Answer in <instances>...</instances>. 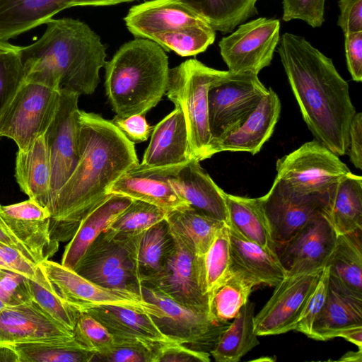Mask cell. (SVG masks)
I'll return each mask as SVG.
<instances>
[{"mask_svg":"<svg viewBox=\"0 0 362 362\" xmlns=\"http://www.w3.org/2000/svg\"><path fill=\"white\" fill-rule=\"evenodd\" d=\"M78 159L50 209V235L70 240L82 218L105 199L112 185L139 163L134 144L100 115L80 110Z\"/></svg>","mask_w":362,"mask_h":362,"instance_id":"obj_1","label":"cell"},{"mask_svg":"<svg viewBox=\"0 0 362 362\" xmlns=\"http://www.w3.org/2000/svg\"><path fill=\"white\" fill-rule=\"evenodd\" d=\"M292 91L308 129L337 156L347 153L349 129L356 113L348 83L332 59L305 37L284 33L277 47Z\"/></svg>","mask_w":362,"mask_h":362,"instance_id":"obj_2","label":"cell"},{"mask_svg":"<svg viewBox=\"0 0 362 362\" xmlns=\"http://www.w3.org/2000/svg\"><path fill=\"white\" fill-rule=\"evenodd\" d=\"M42 36L21 47L23 81L80 95L94 93L106 48L86 23L70 18H51Z\"/></svg>","mask_w":362,"mask_h":362,"instance_id":"obj_3","label":"cell"},{"mask_svg":"<svg viewBox=\"0 0 362 362\" xmlns=\"http://www.w3.org/2000/svg\"><path fill=\"white\" fill-rule=\"evenodd\" d=\"M105 87L115 115H145L165 94L168 57L155 42L136 38L122 45L106 62Z\"/></svg>","mask_w":362,"mask_h":362,"instance_id":"obj_4","label":"cell"},{"mask_svg":"<svg viewBox=\"0 0 362 362\" xmlns=\"http://www.w3.org/2000/svg\"><path fill=\"white\" fill-rule=\"evenodd\" d=\"M223 71L209 67L196 59L170 69L165 94L184 116L189 160L207 158L212 139L209 124L208 91Z\"/></svg>","mask_w":362,"mask_h":362,"instance_id":"obj_5","label":"cell"},{"mask_svg":"<svg viewBox=\"0 0 362 362\" xmlns=\"http://www.w3.org/2000/svg\"><path fill=\"white\" fill-rule=\"evenodd\" d=\"M276 169V177L291 189L314 194H334L339 181L351 173L337 155L317 140L278 159Z\"/></svg>","mask_w":362,"mask_h":362,"instance_id":"obj_6","label":"cell"},{"mask_svg":"<svg viewBox=\"0 0 362 362\" xmlns=\"http://www.w3.org/2000/svg\"><path fill=\"white\" fill-rule=\"evenodd\" d=\"M267 90L257 74L223 71L208 91L211 141L240 126L257 107Z\"/></svg>","mask_w":362,"mask_h":362,"instance_id":"obj_7","label":"cell"},{"mask_svg":"<svg viewBox=\"0 0 362 362\" xmlns=\"http://www.w3.org/2000/svg\"><path fill=\"white\" fill-rule=\"evenodd\" d=\"M141 296L157 307L158 315L150 316L160 332L170 339L195 350L210 354L220 334L230 324L217 322L209 310L185 306L145 285H141Z\"/></svg>","mask_w":362,"mask_h":362,"instance_id":"obj_8","label":"cell"},{"mask_svg":"<svg viewBox=\"0 0 362 362\" xmlns=\"http://www.w3.org/2000/svg\"><path fill=\"white\" fill-rule=\"evenodd\" d=\"M59 90L23 81L0 117V137L11 139L18 150L27 151L51 122Z\"/></svg>","mask_w":362,"mask_h":362,"instance_id":"obj_9","label":"cell"},{"mask_svg":"<svg viewBox=\"0 0 362 362\" xmlns=\"http://www.w3.org/2000/svg\"><path fill=\"white\" fill-rule=\"evenodd\" d=\"M74 271L103 287L141 296V284L129 238H112L103 231L88 247Z\"/></svg>","mask_w":362,"mask_h":362,"instance_id":"obj_10","label":"cell"},{"mask_svg":"<svg viewBox=\"0 0 362 362\" xmlns=\"http://www.w3.org/2000/svg\"><path fill=\"white\" fill-rule=\"evenodd\" d=\"M54 290L79 313L100 305H113L157 316L158 310L141 296L99 286L62 264L46 259L38 264Z\"/></svg>","mask_w":362,"mask_h":362,"instance_id":"obj_11","label":"cell"},{"mask_svg":"<svg viewBox=\"0 0 362 362\" xmlns=\"http://www.w3.org/2000/svg\"><path fill=\"white\" fill-rule=\"evenodd\" d=\"M279 19L261 17L240 24L218 42L228 71L258 75L270 65L279 42Z\"/></svg>","mask_w":362,"mask_h":362,"instance_id":"obj_12","label":"cell"},{"mask_svg":"<svg viewBox=\"0 0 362 362\" xmlns=\"http://www.w3.org/2000/svg\"><path fill=\"white\" fill-rule=\"evenodd\" d=\"M59 91L56 112L44 134L51 167V207L78 159L79 95L65 88Z\"/></svg>","mask_w":362,"mask_h":362,"instance_id":"obj_13","label":"cell"},{"mask_svg":"<svg viewBox=\"0 0 362 362\" xmlns=\"http://www.w3.org/2000/svg\"><path fill=\"white\" fill-rule=\"evenodd\" d=\"M175 248L163 269L141 283L185 306L209 310V296L204 291L202 257L182 236L171 230Z\"/></svg>","mask_w":362,"mask_h":362,"instance_id":"obj_14","label":"cell"},{"mask_svg":"<svg viewBox=\"0 0 362 362\" xmlns=\"http://www.w3.org/2000/svg\"><path fill=\"white\" fill-rule=\"evenodd\" d=\"M334 194L299 193L275 177L269 191L261 199L276 248L308 222L325 215Z\"/></svg>","mask_w":362,"mask_h":362,"instance_id":"obj_15","label":"cell"},{"mask_svg":"<svg viewBox=\"0 0 362 362\" xmlns=\"http://www.w3.org/2000/svg\"><path fill=\"white\" fill-rule=\"evenodd\" d=\"M323 269L286 276L275 286L272 296L255 315V332L271 336L294 330L305 303Z\"/></svg>","mask_w":362,"mask_h":362,"instance_id":"obj_16","label":"cell"},{"mask_svg":"<svg viewBox=\"0 0 362 362\" xmlns=\"http://www.w3.org/2000/svg\"><path fill=\"white\" fill-rule=\"evenodd\" d=\"M189 160L185 120L181 110L175 107L153 128L142 161L129 171L169 177Z\"/></svg>","mask_w":362,"mask_h":362,"instance_id":"obj_17","label":"cell"},{"mask_svg":"<svg viewBox=\"0 0 362 362\" xmlns=\"http://www.w3.org/2000/svg\"><path fill=\"white\" fill-rule=\"evenodd\" d=\"M337 238L325 214L305 224L276 248L286 276L323 269L335 247Z\"/></svg>","mask_w":362,"mask_h":362,"instance_id":"obj_18","label":"cell"},{"mask_svg":"<svg viewBox=\"0 0 362 362\" xmlns=\"http://www.w3.org/2000/svg\"><path fill=\"white\" fill-rule=\"evenodd\" d=\"M0 218L8 233L29 250L37 264L58 250L59 243L50 235V213L34 200L0 205Z\"/></svg>","mask_w":362,"mask_h":362,"instance_id":"obj_19","label":"cell"},{"mask_svg":"<svg viewBox=\"0 0 362 362\" xmlns=\"http://www.w3.org/2000/svg\"><path fill=\"white\" fill-rule=\"evenodd\" d=\"M280 112L278 95L268 88L257 107L240 126L211 141L207 158L223 151L257 153L272 135Z\"/></svg>","mask_w":362,"mask_h":362,"instance_id":"obj_20","label":"cell"},{"mask_svg":"<svg viewBox=\"0 0 362 362\" xmlns=\"http://www.w3.org/2000/svg\"><path fill=\"white\" fill-rule=\"evenodd\" d=\"M124 21L136 38L148 40L163 33L209 23L183 0L145 1L132 7Z\"/></svg>","mask_w":362,"mask_h":362,"instance_id":"obj_21","label":"cell"},{"mask_svg":"<svg viewBox=\"0 0 362 362\" xmlns=\"http://www.w3.org/2000/svg\"><path fill=\"white\" fill-rule=\"evenodd\" d=\"M73 332L30 300L6 306L0 313V344L73 337Z\"/></svg>","mask_w":362,"mask_h":362,"instance_id":"obj_22","label":"cell"},{"mask_svg":"<svg viewBox=\"0 0 362 362\" xmlns=\"http://www.w3.org/2000/svg\"><path fill=\"white\" fill-rule=\"evenodd\" d=\"M168 179L189 206L228 223L227 193L214 182L199 161L190 160Z\"/></svg>","mask_w":362,"mask_h":362,"instance_id":"obj_23","label":"cell"},{"mask_svg":"<svg viewBox=\"0 0 362 362\" xmlns=\"http://www.w3.org/2000/svg\"><path fill=\"white\" fill-rule=\"evenodd\" d=\"M228 228L232 272L245 275L257 286H275L286 276L277 255L246 240L229 226Z\"/></svg>","mask_w":362,"mask_h":362,"instance_id":"obj_24","label":"cell"},{"mask_svg":"<svg viewBox=\"0 0 362 362\" xmlns=\"http://www.w3.org/2000/svg\"><path fill=\"white\" fill-rule=\"evenodd\" d=\"M329 285L350 297L362 300V229L337 235L327 262Z\"/></svg>","mask_w":362,"mask_h":362,"instance_id":"obj_25","label":"cell"},{"mask_svg":"<svg viewBox=\"0 0 362 362\" xmlns=\"http://www.w3.org/2000/svg\"><path fill=\"white\" fill-rule=\"evenodd\" d=\"M133 199L111 194L92 209L81 221L79 226L65 247L62 264L74 270L95 239L129 206Z\"/></svg>","mask_w":362,"mask_h":362,"instance_id":"obj_26","label":"cell"},{"mask_svg":"<svg viewBox=\"0 0 362 362\" xmlns=\"http://www.w3.org/2000/svg\"><path fill=\"white\" fill-rule=\"evenodd\" d=\"M86 312L103 325L114 339L150 344L175 341L160 332L147 313L113 305L97 306Z\"/></svg>","mask_w":362,"mask_h":362,"instance_id":"obj_27","label":"cell"},{"mask_svg":"<svg viewBox=\"0 0 362 362\" xmlns=\"http://www.w3.org/2000/svg\"><path fill=\"white\" fill-rule=\"evenodd\" d=\"M16 178L29 199L49 211L52 204L51 167L44 134L27 151L18 150L16 159Z\"/></svg>","mask_w":362,"mask_h":362,"instance_id":"obj_28","label":"cell"},{"mask_svg":"<svg viewBox=\"0 0 362 362\" xmlns=\"http://www.w3.org/2000/svg\"><path fill=\"white\" fill-rule=\"evenodd\" d=\"M75 0H0V39L8 40L70 8Z\"/></svg>","mask_w":362,"mask_h":362,"instance_id":"obj_29","label":"cell"},{"mask_svg":"<svg viewBox=\"0 0 362 362\" xmlns=\"http://www.w3.org/2000/svg\"><path fill=\"white\" fill-rule=\"evenodd\" d=\"M129 239L141 284L163 269L175 248V239L165 218Z\"/></svg>","mask_w":362,"mask_h":362,"instance_id":"obj_30","label":"cell"},{"mask_svg":"<svg viewBox=\"0 0 362 362\" xmlns=\"http://www.w3.org/2000/svg\"><path fill=\"white\" fill-rule=\"evenodd\" d=\"M228 225L246 240L277 255L261 197L248 198L226 194Z\"/></svg>","mask_w":362,"mask_h":362,"instance_id":"obj_31","label":"cell"},{"mask_svg":"<svg viewBox=\"0 0 362 362\" xmlns=\"http://www.w3.org/2000/svg\"><path fill=\"white\" fill-rule=\"evenodd\" d=\"M355 327H362V300L346 296L329 285L326 302L313 322L309 338L327 341Z\"/></svg>","mask_w":362,"mask_h":362,"instance_id":"obj_32","label":"cell"},{"mask_svg":"<svg viewBox=\"0 0 362 362\" xmlns=\"http://www.w3.org/2000/svg\"><path fill=\"white\" fill-rule=\"evenodd\" d=\"M111 194L141 200L159 206L168 212L189 206L176 194L168 177L128 171L112 185L108 192V194Z\"/></svg>","mask_w":362,"mask_h":362,"instance_id":"obj_33","label":"cell"},{"mask_svg":"<svg viewBox=\"0 0 362 362\" xmlns=\"http://www.w3.org/2000/svg\"><path fill=\"white\" fill-rule=\"evenodd\" d=\"M255 304L247 301L220 334L210 355L216 362H238L259 344L254 325Z\"/></svg>","mask_w":362,"mask_h":362,"instance_id":"obj_34","label":"cell"},{"mask_svg":"<svg viewBox=\"0 0 362 362\" xmlns=\"http://www.w3.org/2000/svg\"><path fill=\"white\" fill-rule=\"evenodd\" d=\"M337 235L362 229V177L351 172L338 183L325 215Z\"/></svg>","mask_w":362,"mask_h":362,"instance_id":"obj_35","label":"cell"},{"mask_svg":"<svg viewBox=\"0 0 362 362\" xmlns=\"http://www.w3.org/2000/svg\"><path fill=\"white\" fill-rule=\"evenodd\" d=\"M165 219L170 230L188 241L199 257L204 255L226 223L191 206L168 211Z\"/></svg>","mask_w":362,"mask_h":362,"instance_id":"obj_36","label":"cell"},{"mask_svg":"<svg viewBox=\"0 0 362 362\" xmlns=\"http://www.w3.org/2000/svg\"><path fill=\"white\" fill-rule=\"evenodd\" d=\"M12 345L18 362H92L95 355L74 337Z\"/></svg>","mask_w":362,"mask_h":362,"instance_id":"obj_37","label":"cell"},{"mask_svg":"<svg viewBox=\"0 0 362 362\" xmlns=\"http://www.w3.org/2000/svg\"><path fill=\"white\" fill-rule=\"evenodd\" d=\"M216 30L230 33L257 14L258 0H183Z\"/></svg>","mask_w":362,"mask_h":362,"instance_id":"obj_38","label":"cell"},{"mask_svg":"<svg viewBox=\"0 0 362 362\" xmlns=\"http://www.w3.org/2000/svg\"><path fill=\"white\" fill-rule=\"evenodd\" d=\"M257 286L250 278L238 272L232 274L209 296L211 316L217 322L233 320L249 300L252 288Z\"/></svg>","mask_w":362,"mask_h":362,"instance_id":"obj_39","label":"cell"},{"mask_svg":"<svg viewBox=\"0 0 362 362\" xmlns=\"http://www.w3.org/2000/svg\"><path fill=\"white\" fill-rule=\"evenodd\" d=\"M168 211L156 205L133 199L129 206L104 230L110 237L127 239L165 219Z\"/></svg>","mask_w":362,"mask_h":362,"instance_id":"obj_40","label":"cell"},{"mask_svg":"<svg viewBox=\"0 0 362 362\" xmlns=\"http://www.w3.org/2000/svg\"><path fill=\"white\" fill-rule=\"evenodd\" d=\"M216 30L210 24L182 28L153 36L151 40L163 49L182 57L194 56L204 52L215 40Z\"/></svg>","mask_w":362,"mask_h":362,"instance_id":"obj_41","label":"cell"},{"mask_svg":"<svg viewBox=\"0 0 362 362\" xmlns=\"http://www.w3.org/2000/svg\"><path fill=\"white\" fill-rule=\"evenodd\" d=\"M27 279L31 300L54 320L73 332L81 313L69 306L57 293L38 264L34 279Z\"/></svg>","mask_w":362,"mask_h":362,"instance_id":"obj_42","label":"cell"},{"mask_svg":"<svg viewBox=\"0 0 362 362\" xmlns=\"http://www.w3.org/2000/svg\"><path fill=\"white\" fill-rule=\"evenodd\" d=\"M204 291L209 294L231 274L229 228L225 223L202 257Z\"/></svg>","mask_w":362,"mask_h":362,"instance_id":"obj_43","label":"cell"},{"mask_svg":"<svg viewBox=\"0 0 362 362\" xmlns=\"http://www.w3.org/2000/svg\"><path fill=\"white\" fill-rule=\"evenodd\" d=\"M21 47L0 39V117L23 81Z\"/></svg>","mask_w":362,"mask_h":362,"instance_id":"obj_44","label":"cell"},{"mask_svg":"<svg viewBox=\"0 0 362 362\" xmlns=\"http://www.w3.org/2000/svg\"><path fill=\"white\" fill-rule=\"evenodd\" d=\"M161 344L114 339L112 346L104 353L95 354L92 361L154 362L157 349Z\"/></svg>","mask_w":362,"mask_h":362,"instance_id":"obj_45","label":"cell"},{"mask_svg":"<svg viewBox=\"0 0 362 362\" xmlns=\"http://www.w3.org/2000/svg\"><path fill=\"white\" fill-rule=\"evenodd\" d=\"M74 339L95 354L108 351L114 337L95 318L86 312L80 313L73 330Z\"/></svg>","mask_w":362,"mask_h":362,"instance_id":"obj_46","label":"cell"},{"mask_svg":"<svg viewBox=\"0 0 362 362\" xmlns=\"http://www.w3.org/2000/svg\"><path fill=\"white\" fill-rule=\"evenodd\" d=\"M329 285L328 268L325 267L315 288L305 303L294 330L310 337L313 322L326 302Z\"/></svg>","mask_w":362,"mask_h":362,"instance_id":"obj_47","label":"cell"},{"mask_svg":"<svg viewBox=\"0 0 362 362\" xmlns=\"http://www.w3.org/2000/svg\"><path fill=\"white\" fill-rule=\"evenodd\" d=\"M325 0H283L282 20L299 19L313 28L320 27L325 21Z\"/></svg>","mask_w":362,"mask_h":362,"instance_id":"obj_48","label":"cell"},{"mask_svg":"<svg viewBox=\"0 0 362 362\" xmlns=\"http://www.w3.org/2000/svg\"><path fill=\"white\" fill-rule=\"evenodd\" d=\"M0 300L6 306L30 300L27 278L16 272L0 269Z\"/></svg>","mask_w":362,"mask_h":362,"instance_id":"obj_49","label":"cell"},{"mask_svg":"<svg viewBox=\"0 0 362 362\" xmlns=\"http://www.w3.org/2000/svg\"><path fill=\"white\" fill-rule=\"evenodd\" d=\"M209 352L191 349L182 344L171 341L159 345L154 362H209Z\"/></svg>","mask_w":362,"mask_h":362,"instance_id":"obj_50","label":"cell"},{"mask_svg":"<svg viewBox=\"0 0 362 362\" xmlns=\"http://www.w3.org/2000/svg\"><path fill=\"white\" fill-rule=\"evenodd\" d=\"M111 122L133 144L146 141L153 130L146 122L144 115H134L127 117L115 115Z\"/></svg>","mask_w":362,"mask_h":362,"instance_id":"obj_51","label":"cell"},{"mask_svg":"<svg viewBox=\"0 0 362 362\" xmlns=\"http://www.w3.org/2000/svg\"><path fill=\"white\" fill-rule=\"evenodd\" d=\"M344 48L348 70L352 79L362 81V31L344 34Z\"/></svg>","mask_w":362,"mask_h":362,"instance_id":"obj_52","label":"cell"},{"mask_svg":"<svg viewBox=\"0 0 362 362\" xmlns=\"http://www.w3.org/2000/svg\"><path fill=\"white\" fill-rule=\"evenodd\" d=\"M0 259L10 272L34 279L37 264L31 262L19 251L0 243Z\"/></svg>","mask_w":362,"mask_h":362,"instance_id":"obj_53","label":"cell"},{"mask_svg":"<svg viewBox=\"0 0 362 362\" xmlns=\"http://www.w3.org/2000/svg\"><path fill=\"white\" fill-rule=\"evenodd\" d=\"M337 25L344 34L362 31V0H339Z\"/></svg>","mask_w":362,"mask_h":362,"instance_id":"obj_54","label":"cell"},{"mask_svg":"<svg viewBox=\"0 0 362 362\" xmlns=\"http://www.w3.org/2000/svg\"><path fill=\"white\" fill-rule=\"evenodd\" d=\"M351 162L358 169H362V113L356 112L349 129L348 151Z\"/></svg>","mask_w":362,"mask_h":362,"instance_id":"obj_55","label":"cell"},{"mask_svg":"<svg viewBox=\"0 0 362 362\" xmlns=\"http://www.w3.org/2000/svg\"><path fill=\"white\" fill-rule=\"evenodd\" d=\"M0 243H2L11 247L19 251L23 255L31 262L37 264L35 259L29 250L21 243L15 237L11 235L6 230L2 220L0 218Z\"/></svg>","mask_w":362,"mask_h":362,"instance_id":"obj_56","label":"cell"},{"mask_svg":"<svg viewBox=\"0 0 362 362\" xmlns=\"http://www.w3.org/2000/svg\"><path fill=\"white\" fill-rule=\"evenodd\" d=\"M338 337L344 338L346 340L356 345L362 349V327H355L341 331Z\"/></svg>","mask_w":362,"mask_h":362,"instance_id":"obj_57","label":"cell"},{"mask_svg":"<svg viewBox=\"0 0 362 362\" xmlns=\"http://www.w3.org/2000/svg\"><path fill=\"white\" fill-rule=\"evenodd\" d=\"M136 0H75L71 7L73 6H102L115 5L121 3L131 2Z\"/></svg>","mask_w":362,"mask_h":362,"instance_id":"obj_58","label":"cell"},{"mask_svg":"<svg viewBox=\"0 0 362 362\" xmlns=\"http://www.w3.org/2000/svg\"><path fill=\"white\" fill-rule=\"evenodd\" d=\"M0 362H18V356L13 345L0 344Z\"/></svg>","mask_w":362,"mask_h":362,"instance_id":"obj_59","label":"cell"},{"mask_svg":"<svg viewBox=\"0 0 362 362\" xmlns=\"http://www.w3.org/2000/svg\"><path fill=\"white\" fill-rule=\"evenodd\" d=\"M338 361H354V362H361L362 361V349H358V351L356 352L349 351L346 353Z\"/></svg>","mask_w":362,"mask_h":362,"instance_id":"obj_60","label":"cell"},{"mask_svg":"<svg viewBox=\"0 0 362 362\" xmlns=\"http://www.w3.org/2000/svg\"><path fill=\"white\" fill-rule=\"evenodd\" d=\"M6 307V305L0 300V313L3 311V310Z\"/></svg>","mask_w":362,"mask_h":362,"instance_id":"obj_61","label":"cell"}]
</instances>
